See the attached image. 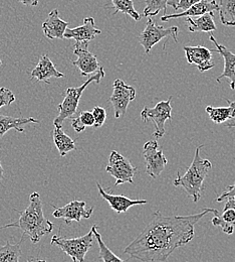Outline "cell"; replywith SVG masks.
Here are the masks:
<instances>
[{"mask_svg": "<svg viewBox=\"0 0 235 262\" xmlns=\"http://www.w3.org/2000/svg\"><path fill=\"white\" fill-rule=\"evenodd\" d=\"M188 216H163L154 213L151 221L125 249L124 253L142 262L166 261L171 253L187 245L195 235V225L214 209L205 208Z\"/></svg>", "mask_w": 235, "mask_h": 262, "instance_id": "1", "label": "cell"}, {"mask_svg": "<svg viewBox=\"0 0 235 262\" xmlns=\"http://www.w3.org/2000/svg\"><path fill=\"white\" fill-rule=\"evenodd\" d=\"M30 205L23 211L14 210L19 214L17 222L7 224L2 228L16 227L28 235L34 244L38 243L41 238L54 230V224L44 217L40 195L36 192L30 196Z\"/></svg>", "mask_w": 235, "mask_h": 262, "instance_id": "2", "label": "cell"}, {"mask_svg": "<svg viewBox=\"0 0 235 262\" xmlns=\"http://www.w3.org/2000/svg\"><path fill=\"white\" fill-rule=\"evenodd\" d=\"M202 147L203 145L197 146L193 162L187 168L186 173L181 176L178 171L177 178L174 180V186L183 188L187 195L191 196L195 203L201 199L204 191V181L209 170L212 168L211 162L209 160H203L200 157Z\"/></svg>", "mask_w": 235, "mask_h": 262, "instance_id": "3", "label": "cell"}, {"mask_svg": "<svg viewBox=\"0 0 235 262\" xmlns=\"http://www.w3.org/2000/svg\"><path fill=\"white\" fill-rule=\"evenodd\" d=\"M105 75H106L105 69L101 67L100 70L97 73H95V75L92 76L89 80H87L82 86L75 87V88L73 87L67 88L66 91V97L64 99V101L58 105V110L60 113L54 120L55 127H60V128L63 127L65 120L67 118H71L76 113L80 100L86 88L92 83L99 84L101 79L105 77Z\"/></svg>", "mask_w": 235, "mask_h": 262, "instance_id": "4", "label": "cell"}, {"mask_svg": "<svg viewBox=\"0 0 235 262\" xmlns=\"http://www.w3.org/2000/svg\"><path fill=\"white\" fill-rule=\"evenodd\" d=\"M94 241V233L91 230L88 234L77 238H65L60 235L53 236L51 245L61 248L73 262H85L86 254L92 247Z\"/></svg>", "mask_w": 235, "mask_h": 262, "instance_id": "5", "label": "cell"}, {"mask_svg": "<svg viewBox=\"0 0 235 262\" xmlns=\"http://www.w3.org/2000/svg\"><path fill=\"white\" fill-rule=\"evenodd\" d=\"M171 101L172 97H169L166 101H161L157 103L154 108L145 107L141 112V118L144 122H153L155 126L153 136L157 139H160L165 135V123L167 120L172 119Z\"/></svg>", "mask_w": 235, "mask_h": 262, "instance_id": "6", "label": "cell"}, {"mask_svg": "<svg viewBox=\"0 0 235 262\" xmlns=\"http://www.w3.org/2000/svg\"><path fill=\"white\" fill-rule=\"evenodd\" d=\"M178 33L179 29L177 27L165 29L161 26H157L151 17H148L145 30L139 35V43L144 48L145 54L148 55L153 47L165 37H172L174 41L177 42Z\"/></svg>", "mask_w": 235, "mask_h": 262, "instance_id": "7", "label": "cell"}, {"mask_svg": "<svg viewBox=\"0 0 235 262\" xmlns=\"http://www.w3.org/2000/svg\"><path fill=\"white\" fill-rule=\"evenodd\" d=\"M107 172L116 179L115 186L123 184H133L137 167L131 162L116 150H113L109 158V164L106 167Z\"/></svg>", "mask_w": 235, "mask_h": 262, "instance_id": "8", "label": "cell"}, {"mask_svg": "<svg viewBox=\"0 0 235 262\" xmlns=\"http://www.w3.org/2000/svg\"><path fill=\"white\" fill-rule=\"evenodd\" d=\"M143 156L146 163V173L153 179L158 178L168 164L163 151L158 148L156 140H149L144 144Z\"/></svg>", "mask_w": 235, "mask_h": 262, "instance_id": "9", "label": "cell"}, {"mask_svg": "<svg viewBox=\"0 0 235 262\" xmlns=\"http://www.w3.org/2000/svg\"><path fill=\"white\" fill-rule=\"evenodd\" d=\"M113 94L110 97L115 111V117L119 119L125 116L129 104L136 98V90L134 87L127 85L123 80L117 79L113 85Z\"/></svg>", "mask_w": 235, "mask_h": 262, "instance_id": "10", "label": "cell"}, {"mask_svg": "<svg viewBox=\"0 0 235 262\" xmlns=\"http://www.w3.org/2000/svg\"><path fill=\"white\" fill-rule=\"evenodd\" d=\"M86 206L87 204L84 201H71L62 208L53 206L55 208L53 216L57 219H64L67 225L72 221L80 222L82 219H90L94 212V207L87 209Z\"/></svg>", "mask_w": 235, "mask_h": 262, "instance_id": "11", "label": "cell"}, {"mask_svg": "<svg viewBox=\"0 0 235 262\" xmlns=\"http://www.w3.org/2000/svg\"><path fill=\"white\" fill-rule=\"evenodd\" d=\"M89 41H76L73 49V54L77 60L73 61L72 65L79 68L83 77L95 74L101 68L97 57L89 51Z\"/></svg>", "mask_w": 235, "mask_h": 262, "instance_id": "12", "label": "cell"}, {"mask_svg": "<svg viewBox=\"0 0 235 262\" xmlns=\"http://www.w3.org/2000/svg\"><path fill=\"white\" fill-rule=\"evenodd\" d=\"M183 50L185 52L187 62L190 65L196 66L201 73L215 67V63L212 61V52L209 49L202 46H188L184 47Z\"/></svg>", "mask_w": 235, "mask_h": 262, "instance_id": "13", "label": "cell"}, {"mask_svg": "<svg viewBox=\"0 0 235 262\" xmlns=\"http://www.w3.org/2000/svg\"><path fill=\"white\" fill-rule=\"evenodd\" d=\"M101 31L96 27L95 19L92 16L84 18L83 25L75 29H67L64 38L74 39L76 41H91L101 34Z\"/></svg>", "mask_w": 235, "mask_h": 262, "instance_id": "14", "label": "cell"}, {"mask_svg": "<svg viewBox=\"0 0 235 262\" xmlns=\"http://www.w3.org/2000/svg\"><path fill=\"white\" fill-rule=\"evenodd\" d=\"M209 39L213 42V45L215 46L216 50L211 51V52H216L219 55L222 56L223 60H224V70L222 72V74L216 79L217 82H221V80L223 78H227L230 81V88L232 90H235V55L233 53H231L226 47L218 43V41L216 40V38L210 34L209 35Z\"/></svg>", "mask_w": 235, "mask_h": 262, "instance_id": "15", "label": "cell"}, {"mask_svg": "<svg viewBox=\"0 0 235 262\" xmlns=\"http://www.w3.org/2000/svg\"><path fill=\"white\" fill-rule=\"evenodd\" d=\"M68 23L60 17L59 9L49 12L46 19L42 24V31L48 39H64Z\"/></svg>", "mask_w": 235, "mask_h": 262, "instance_id": "16", "label": "cell"}, {"mask_svg": "<svg viewBox=\"0 0 235 262\" xmlns=\"http://www.w3.org/2000/svg\"><path fill=\"white\" fill-rule=\"evenodd\" d=\"M97 187L99 190V193L101 198L109 203L111 206L112 210L121 214V213H126L131 207L137 206V205H145L147 204V200H131L127 196H122V195H113L110 193H107L101 184L97 183Z\"/></svg>", "mask_w": 235, "mask_h": 262, "instance_id": "17", "label": "cell"}, {"mask_svg": "<svg viewBox=\"0 0 235 262\" xmlns=\"http://www.w3.org/2000/svg\"><path fill=\"white\" fill-rule=\"evenodd\" d=\"M219 5L216 0H201L200 2L190 6L188 9L184 10L181 13H174V14H164L161 17V20L164 21H169L171 19L175 18H180V17H191V16H201L205 13L208 12H214L218 11Z\"/></svg>", "mask_w": 235, "mask_h": 262, "instance_id": "18", "label": "cell"}, {"mask_svg": "<svg viewBox=\"0 0 235 262\" xmlns=\"http://www.w3.org/2000/svg\"><path fill=\"white\" fill-rule=\"evenodd\" d=\"M32 78L36 79L39 82L49 83L50 78H63L65 75L57 70L54 63L50 61L47 55L41 56L39 62L31 73Z\"/></svg>", "mask_w": 235, "mask_h": 262, "instance_id": "19", "label": "cell"}, {"mask_svg": "<svg viewBox=\"0 0 235 262\" xmlns=\"http://www.w3.org/2000/svg\"><path fill=\"white\" fill-rule=\"evenodd\" d=\"M186 24L191 33H211L216 31L213 12L205 13L196 19L186 17Z\"/></svg>", "mask_w": 235, "mask_h": 262, "instance_id": "20", "label": "cell"}, {"mask_svg": "<svg viewBox=\"0 0 235 262\" xmlns=\"http://www.w3.org/2000/svg\"><path fill=\"white\" fill-rule=\"evenodd\" d=\"M39 121L34 117L29 118H17L12 116H6L0 114V138L11 129H15L18 132H23L24 126L30 123H38Z\"/></svg>", "mask_w": 235, "mask_h": 262, "instance_id": "21", "label": "cell"}, {"mask_svg": "<svg viewBox=\"0 0 235 262\" xmlns=\"http://www.w3.org/2000/svg\"><path fill=\"white\" fill-rule=\"evenodd\" d=\"M229 104L227 107H212L207 106L206 112L209 115V118L216 124H221L226 122L227 120H231L235 118V101H230L225 99Z\"/></svg>", "mask_w": 235, "mask_h": 262, "instance_id": "22", "label": "cell"}, {"mask_svg": "<svg viewBox=\"0 0 235 262\" xmlns=\"http://www.w3.org/2000/svg\"><path fill=\"white\" fill-rule=\"evenodd\" d=\"M215 216L211 219V223L215 227H220L225 234L231 235L234 231L235 211L233 210H223L222 214L214 209L212 212Z\"/></svg>", "mask_w": 235, "mask_h": 262, "instance_id": "23", "label": "cell"}, {"mask_svg": "<svg viewBox=\"0 0 235 262\" xmlns=\"http://www.w3.org/2000/svg\"><path fill=\"white\" fill-rule=\"evenodd\" d=\"M25 234H23L18 242L7 241L5 245H0V262H19L22 255L21 244L24 240Z\"/></svg>", "mask_w": 235, "mask_h": 262, "instance_id": "24", "label": "cell"}, {"mask_svg": "<svg viewBox=\"0 0 235 262\" xmlns=\"http://www.w3.org/2000/svg\"><path fill=\"white\" fill-rule=\"evenodd\" d=\"M54 142L61 157H66L71 150L75 149V142L65 133L63 127H55L53 132Z\"/></svg>", "mask_w": 235, "mask_h": 262, "instance_id": "25", "label": "cell"}, {"mask_svg": "<svg viewBox=\"0 0 235 262\" xmlns=\"http://www.w3.org/2000/svg\"><path fill=\"white\" fill-rule=\"evenodd\" d=\"M219 16L225 27H235V0H219Z\"/></svg>", "mask_w": 235, "mask_h": 262, "instance_id": "26", "label": "cell"}, {"mask_svg": "<svg viewBox=\"0 0 235 262\" xmlns=\"http://www.w3.org/2000/svg\"><path fill=\"white\" fill-rule=\"evenodd\" d=\"M92 231L94 233V236L96 237L97 241H98V245H99V250H100V258L102 262H126L123 259H121L120 257H118L117 255H115V253H113V251L105 244V242L102 241L101 234L98 230V227L96 225H94L92 227Z\"/></svg>", "mask_w": 235, "mask_h": 262, "instance_id": "27", "label": "cell"}, {"mask_svg": "<svg viewBox=\"0 0 235 262\" xmlns=\"http://www.w3.org/2000/svg\"><path fill=\"white\" fill-rule=\"evenodd\" d=\"M112 3L114 8H116L115 12L113 13L114 15L118 12H123L124 14L131 16L136 21L141 20V15L136 11L133 0H112Z\"/></svg>", "mask_w": 235, "mask_h": 262, "instance_id": "28", "label": "cell"}, {"mask_svg": "<svg viewBox=\"0 0 235 262\" xmlns=\"http://www.w3.org/2000/svg\"><path fill=\"white\" fill-rule=\"evenodd\" d=\"M94 124L95 119L90 111H82L77 117L71 118V127L77 133L85 131L86 127L94 126Z\"/></svg>", "mask_w": 235, "mask_h": 262, "instance_id": "29", "label": "cell"}, {"mask_svg": "<svg viewBox=\"0 0 235 262\" xmlns=\"http://www.w3.org/2000/svg\"><path fill=\"white\" fill-rule=\"evenodd\" d=\"M168 0H145L146 7L144 8L143 15L146 17L156 16L163 10L164 14H166V6Z\"/></svg>", "mask_w": 235, "mask_h": 262, "instance_id": "30", "label": "cell"}, {"mask_svg": "<svg viewBox=\"0 0 235 262\" xmlns=\"http://www.w3.org/2000/svg\"><path fill=\"white\" fill-rule=\"evenodd\" d=\"M93 116H94V119H95V124H94V127L95 128H100L103 123L106 122V119H107V112L105 110V108L100 107V106H96L93 111Z\"/></svg>", "mask_w": 235, "mask_h": 262, "instance_id": "31", "label": "cell"}, {"mask_svg": "<svg viewBox=\"0 0 235 262\" xmlns=\"http://www.w3.org/2000/svg\"><path fill=\"white\" fill-rule=\"evenodd\" d=\"M14 94L7 88L0 87V108L4 106H9L15 101Z\"/></svg>", "mask_w": 235, "mask_h": 262, "instance_id": "32", "label": "cell"}, {"mask_svg": "<svg viewBox=\"0 0 235 262\" xmlns=\"http://www.w3.org/2000/svg\"><path fill=\"white\" fill-rule=\"evenodd\" d=\"M229 198H234L235 199V184L232 186H228L226 188V191L223 192L220 196L216 199V202L220 203V202H223V201H225Z\"/></svg>", "mask_w": 235, "mask_h": 262, "instance_id": "33", "label": "cell"}, {"mask_svg": "<svg viewBox=\"0 0 235 262\" xmlns=\"http://www.w3.org/2000/svg\"><path fill=\"white\" fill-rule=\"evenodd\" d=\"M200 1L201 0H179V3L177 5V7H176V10L181 9V10L184 11V10L188 9L190 6L196 4V3L200 2Z\"/></svg>", "mask_w": 235, "mask_h": 262, "instance_id": "34", "label": "cell"}, {"mask_svg": "<svg viewBox=\"0 0 235 262\" xmlns=\"http://www.w3.org/2000/svg\"><path fill=\"white\" fill-rule=\"evenodd\" d=\"M226 203L224 205L223 210H233L235 211V199L234 198H229L227 200H225Z\"/></svg>", "mask_w": 235, "mask_h": 262, "instance_id": "35", "label": "cell"}, {"mask_svg": "<svg viewBox=\"0 0 235 262\" xmlns=\"http://www.w3.org/2000/svg\"><path fill=\"white\" fill-rule=\"evenodd\" d=\"M18 2L24 4V5H28V6H37L38 5V2L39 0H17Z\"/></svg>", "mask_w": 235, "mask_h": 262, "instance_id": "36", "label": "cell"}, {"mask_svg": "<svg viewBox=\"0 0 235 262\" xmlns=\"http://www.w3.org/2000/svg\"><path fill=\"white\" fill-rule=\"evenodd\" d=\"M178 3H179V0H168V1H167V5L172 6L175 10H176V7H177Z\"/></svg>", "mask_w": 235, "mask_h": 262, "instance_id": "37", "label": "cell"}, {"mask_svg": "<svg viewBox=\"0 0 235 262\" xmlns=\"http://www.w3.org/2000/svg\"><path fill=\"white\" fill-rule=\"evenodd\" d=\"M28 262H46L44 259H38V258H34V257H30V259Z\"/></svg>", "mask_w": 235, "mask_h": 262, "instance_id": "38", "label": "cell"}, {"mask_svg": "<svg viewBox=\"0 0 235 262\" xmlns=\"http://www.w3.org/2000/svg\"><path fill=\"white\" fill-rule=\"evenodd\" d=\"M226 126L228 128H235V121H229L226 123Z\"/></svg>", "mask_w": 235, "mask_h": 262, "instance_id": "39", "label": "cell"}, {"mask_svg": "<svg viewBox=\"0 0 235 262\" xmlns=\"http://www.w3.org/2000/svg\"><path fill=\"white\" fill-rule=\"evenodd\" d=\"M3 178V168H2V165L0 164V181L2 180Z\"/></svg>", "mask_w": 235, "mask_h": 262, "instance_id": "40", "label": "cell"}, {"mask_svg": "<svg viewBox=\"0 0 235 262\" xmlns=\"http://www.w3.org/2000/svg\"><path fill=\"white\" fill-rule=\"evenodd\" d=\"M1 64H2V62H1V60H0V66H1Z\"/></svg>", "mask_w": 235, "mask_h": 262, "instance_id": "41", "label": "cell"}]
</instances>
